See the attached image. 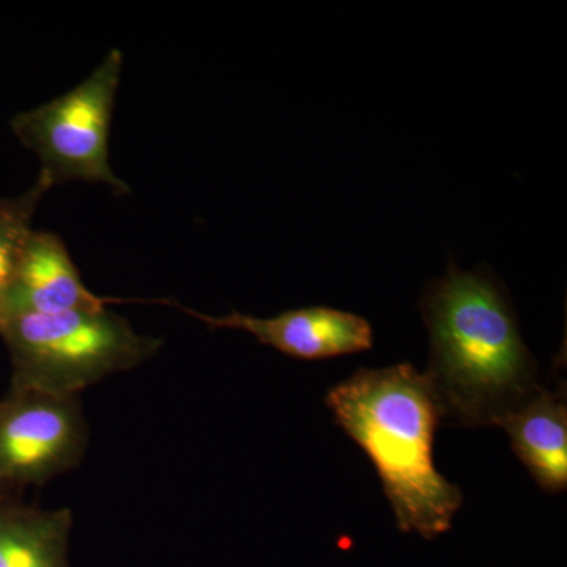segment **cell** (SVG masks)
<instances>
[{
	"label": "cell",
	"instance_id": "7",
	"mask_svg": "<svg viewBox=\"0 0 567 567\" xmlns=\"http://www.w3.org/2000/svg\"><path fill=\"white\" fill-rule=\"evenodd\" d=\"M112 301L87 289L59 235L32 230L22 249L3 320L18 315L99 311Z\"/></svg>",
	"mask_w": 567,
	"mask_h": 567
},
{
	"label": "cell",
	"instance_id": "6",
	"mask_svg": "<svg viewBox=\"0 0 567 567\" xmlns=\"http://www.w3.org/2000/svg\"><path fill=\"white\" fill-rule=\"evenodd\" d=\"M186 315L196 317L213 330H241L252 334L260 344L271 347L287 357L305 361H320L371 350L374 331L363 317L339 311L327 306L292 309L268 319L245 316L233 311L224 317H213L183 308Z\"/></svg>",
	"mask_w": 567,
	"mask_h": 567
},
{
	"label": "cell",
	"instance_id": "11",
	"mask_svg": "<svg viewBox=\"0 0 567 567\" xmlns=\"http://www.w3.org/2000/svg\"><path fill=\"white\" fill-rule=\"evenodd\" d=\"M61 567H70V565L69 566H61Z\"/></svg>",
	"mask_w": 567,
	"mask_h": 567
},
{
	"label": "cell",
	"instance_id": "3",
	"mask_svg": "<svg viewBox=\"0 0 567 567\" xmlns=\"http://www.w3.org/2000/svg\"><path fill=\"white\" fill-rule=\"evenodd\" d=\"M0 338L10 353L11 388L54 395H80L145 363L163 346L106 308L7 317Z\"/></svg>",
	"mask_w": 567,
	"mask_h": 567
},
{
	"label": "cell",
	"instance_id": "4",
	"mask_svg": "<svg viewBox=\"0 0 567 567\" xmlns=\"http://www.w3.org/2000/svg\"><path fill=\"white\" fill-rule=\"evenodd\" d=\"M122 69V51L114 48L76 87L11 118V132L35 153L54 186L99 183L121 196L132 194L110 163L111 122Z\"/></svg>",
	"mask_w": 567,
	"mask_h": 567
},
{
	"label": "cell",
	"instance_id": "1",
	"mask_svg": "<svg viewBox=\"0 0 567 567\" xmlns=\"http://www.w3.org/2000/svg\"><path fill=\"white\" fill-rule=\"evenodd\" d=\"M421 316L431 338L427 375L442 421L480 427L499 421L539 390L537 363L505 290L456 264L429 284Z\"/></svg>",
	"mask_w": 567,
	"mask_h": 567
},
{
	"label": "cell",
	"instance_id": "9",
	"mask_svg": "<svg viewBox=\"0 0 567 567\" xmlns=\"http://www.w3.org/2000/svg\"><path fill=\"white\" fill-rule=\"evenodd\" d=\"M70 509H39L0 498V567L69 566Z\"/></svg>",
	"mask_w": 567,
	"mask_h": 567
},
{
	"label": "cell",
	"instance_id": "2",
	"mask_svg": "<svg viewBox=\"0 0 567 567\" xmlns=\"http://www.w3.org/2000/svg\"><path fill=\"white\" fill-rule=\"evenodd\" d=\"M324 404L374 464L398 528L425 539L450 532L464 495L435 468L442 415L427 375L410 363L358 369Z\"/></svg>",
	"mask_w": 567,
	"mask_h": 567
},
{
	"label": "cell",
	"instance_id": "5",
	"mask_svg": "<svg viewBox=\"0 0 567 567\" xmlns=\"http://www.w3.org/2000/svg\"><path fill=\"white\" fill-rule=\"evenodd\" d=\"M87 445L80 395L10 388L0 402V498L76 468Z\"/></svg>",
	"mask_w": 567,
	"mask_h": 567
},
{
	"label": "cell",
	"instance_id": "10",
	"mask_svg": "<svg viewBox=\"0 0 567 567\" xmlns=\"http://www.w3.org/2000/svg\"><path fill=\"white\" fill-rule=\"evenodd\" d=\"M54 188L50 175L40 171L28 192L13 197H0V323L6 317L7 300L22 249L32 234V219L47 193Z\"/></svg>",
	"mask_w": 567,
	"mask_h": 567
},
{
	"label": "cell",
	"instance_id": "8",
	"mask_svg": "<svg viewBox=\"0 0 567 567\" xmlns=\"http://www.w3.org/2000/svg\"><path fill=\"white\" fill-rule=\"evenodd\" d=\"M499 427L509 435L511 447L537 486L547 494H559L567 486L566 388L550 391L540 386Z\"/></svg>",
	"mask_w": 567,
	"mask_h": 567
}]
</instances>
